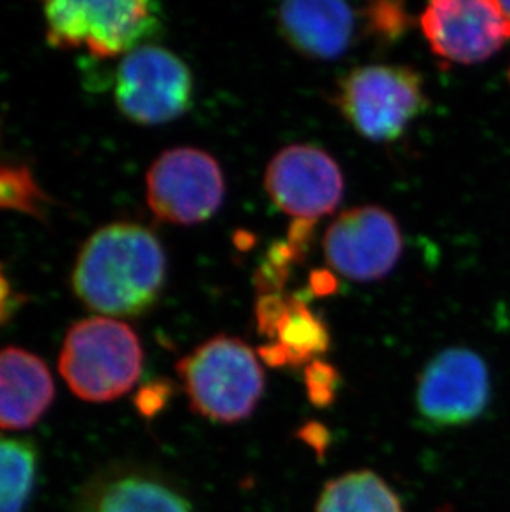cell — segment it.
I'll return each instance as SVG.
<instances>
[{
	"instance_id": "cell-10",
	"label": "cell",
	"mask_w": 510,
	"mask_h": 512,
	"mask_svg": "<svg viewBox=\"0 0 510 512\" xmlns=\"http://www.w3.org/2000/svg\"><path fill=\"white\" fill-rule=\"evenodd\" d=\"M343 186L337 163L317 146L292 145L279 151L265 174V189L277 208L308 223L337 209Z\"/></svg>"
},
{
	"instance_id": "cell-9",
	"label": "cell",
	"mask_w": 510,
	"mask_h": 512,
	"mask_svg": "<svg viewBox=\"0 0 510 512\" xmlns=\"http://www.w3.org/2000/svg\"><path fill=\"white\" fill-rule=\"evenodd\" d=\"M323 251L328 264L357 282L383 279L403 252L400 226L378 206H360L340 214L327 229Z\"/></svg>"
},
{
	"instance_id": "cell-14",
	"label": "cell",
	"mask_w": 510,
	"mask_h": 512,
	"mask_svg": "<svg viewBox=\"0 0 510 512\" xmlns=\"http://www.w3.org/2000/svg\"><path fill=\"white\" fill-rule=\"evenodd\" d=\"M357 14L352 7L332 0L287 2L279 10L284 39L299 54L330 60L347 52L352 44Z\"/></svg>"
},
{
	"instance_id": "cell-15",
	"label": "cell",
	"mask_w": 510,
	"mask_h": 512,
	"mask_svg": "<svg viewBox=\"0 0 510 512\" xmlns=\"http://www.w3.org/2000/svg\"><path fill=\"white\" fill-rule=\"evenodd\" d=\"M264 337L259 355L270 367H300L320 360L330 348L327 325L299 295L285 297L284 307Z\"/></svg>"
},
{
	"instance_id": "cell-17",
	"label": "cell",
	"mask_w": 510,
	"mask_h": 512,
	"mask_svg": "<svg viewBox=\"0 0 510 512\" xmlns=\"http://www.w3.org/2000/svg\"><path fill=\"white\" fill-rule=\"evenodd\" d=\"M39 473V451L19 438H0V512H25Z\"/></svg>"
},
{
	"instance_id": "cell-7",
	"label": "cell",
	"mask_w": 510,
	"mask_h": 512,
	"mask_svg": "<svg viewBox=\"0 0 510 512\" xmlns=\"http://www.w3.org/2000/svg\"><path fill=\"white\" fill-rule=\"evenodd\" d=\"M224 191L221 166L198 148L164 151L146 174V199L154 216L178 226H193L214 216Z\"/></svg>"
},
{
	"instance_id": "cell-3",
	"label": "cell",
	"mask_w": 510,
	"mask_h": 512,
	"mask_svg": "<svg viewBox=\"0 0 510 512\" xmlns=\"http://www.w3.org/2000/svg\"><path fill=\"white\" fill-rule=\"evenodd\" d=\"M143 360V347L130 325L108 317H93L70 327L58 367L75 397L90 403H108L135 387Z\"/></svg>"
},
{
	"instance_id": "cell-22",
	"label": "cell",
	"mask_w": 510,
	"mask_h": 512,
	"mask_svg": "<svg viewBox=\"0 0 510 512\" xmlns=\"http://www.w3.org/2000/svg\"><path fill=\"white\" fill-rule=\"evenodd\" d=\"M337 289L335 277L328 272L318 271L312 277V290L315 294H332Z\"/></svg>"
},
{
	"instance_id": "cell-12",
	"label": "cell",
	"mask_w": 510,
	"mask_h": 512,
	"mask_svg": "<svg viewBox=\"0 0 510 512\" xmlns=\"http://www.w3.org/2000/svg\"><path fill=\"white\" fill-rule=\"evenodd\" d=\"M73 512H193L171 484L140 469L108 468L88 481Z\"/></svg>"
},
{
	"instance_id": "cell-19",
	"label": "cell",
	"mask_w": 510,
	"mask_h": 512,
	"mask_svg": "<svg viewBox=\"0 0 510 512\" xmlns=\"http://www.w3.org/2000/svg\"><path fill=\"white\" fill-rule=\"evenodd\" d=\"M366 29L381 40L400 39L408 29L409 19L405 5L398 2H376L368 5L363 14Z\"/></svg>"
},
{
	"instance_id": "cell-13",
	"label": "cell",
	"mask_w": 510,
	"mask_h": 512,
	"mask_svg": "<svg viewBox=\"0 0 510 512\" xmlns=\"http://www.w3.org/2000/svg\"><path fill=\"white\" fill-rule=\"evenodd\" d=\"M55 398L52 373L24 348H0V430L32 428Z\"/></svg>"
},
{
	"instance_id": "cell-18",
	"label": "cell",
	"mask_w": 510,
	"mask_h": 512,
	"mask_svg": "<svg viewBox=\"0 0 510 512\" xmlns=\"http://www.w3.org/2000/svg\"><path fill=\"white\" fill-rule=\"evenodd\" d=\"M44 194L25 168H0V208L19 209L25 213H40Z\"/></svg>"
},
{
	"instance_id": "cell-16",
	"label": "cell",
	"mask_w": 510,
	"mask_h": 512,
	"mask_svg": "<svg viewBox=\"0 0 510 512\" xmlns=\"http://www.w3.org/2000/svg\"><path fill=\"white\" fill-rule=\"evenodd\" d=\"M315 512H403V504L378 474L353 471L325 484Z\"/></svg>"
},
{
	"instance_id": "cell-8",
	"label": "cell",
	"mask_w": 510,
	"mask_h": 512,
	"mask_svg": "<svg viewBox=\"0 0 510 512\" xmlns=\"http://www.w3.org/2000/svg\"><path fill=\"white\" fill-rule=\"evenodd\" d=\"M489 400V368L469 348H446L419 375L416 410L429 428L469 425L486 411Z\"/></svg>"
},
{
	"instance_id": "cell-6",
	"label": "cell",
	"mask_w": 510,
	"mask_h": 512,
	"mask_svg": "<svg viewBox=\"0 0 510 512\" xmlns=\"http://www.w3.org/2000/svg\"><path fill=\"white\" fill-rule=\"evenodd\" d=\"M116 107L138 125L178 120L193 103V75L173 52L143 45L121 58L115 73Z\"/></svg>"
},
{
	"instance_id": "cell-23",
	"label": "cell",
	"mask_w": 510,
	"mask_h": 512,
	"mask_svg": "<svg viewBox=\"0 0 510 512\" xmlns=\"http://www.w3.org/2000/svg\"><path fill=\"white\" fill-rule=\"evenodd\" d=\"M497 7H499L502 17L506 20L507 30H509L510 37V2L509 0H506V2H497Z\"/></svg>"
},
{
	"instance_id": "cell-24",
	"label": "cell",
	"mask_w": 510,
	"mask_h": 512,
	"mask_svg": "<svg viewBox=\"0 0 510 512\" xmlns=\"http://www.w3.org/2000/svg\"><path fill=\"white\" fill-rule=\"evenodd\" d=\"M509 80H510V68H509Z\"/></svg>"
},
{
	"instance_id": "cell-1",
	"label": "cell",
	"mask_w": 510,
	"mask_h": 512,
	"mask_svg": "<svg viewBox=\"0 0 510 512\" xmlns=\"http://www.w3.org/2000/svg\"><path fill=\"white\" fill-rule=\"evenodd\" d=\"M166 272V254L150 229L113 223L83 244L73 267L72 287L93 312L136 317L158 302Z\"/></svg>"
},
{
	"instance_id": "cell-21",
	"label": "cell",
	"mask_w": 510,
	"mask_h": 512,
	"mask_svg": "<svg viewBox=\"0 0 510 512\" xmlns=\"http://www.w3.org/2000/svg\"><path fill=\"white\" fill-rule=\"evenodd\" d=\"M17 305H19V295L15 294L9 279L5 277L2 267H0V325L12 317Z\"/></svg>"
},
{
	"instance_id": "cell-11",
	"label": "cell",
	"mask_w": 510,
	"mask_h": 512,
	"mask_svg": "<svg viewBox=\"0 0 510 512\" xmlns=\"http://www.w3.org/2000/svg\"><path fill=\"white\" fill-rule=\"evenodd\" d=\"M421 27L434 54L461 65L484 62L510 39L497 2L486 0L431 2Z\"/></svg>"
},
{
	"instance_id": "cell-5",
	"label": "cell",
	"mask_w": 510,
	"mask_h": 512,
	"mask_svg": "<svg viewBox=\"0 0 510 512\" xmlns=\"http://www.w3.org/2000/svg\"><path fill=\"white\" fill-rule=\"evenodd\" d=\"M338 107L371 141H393L428 108L423 77L403 65L355 68L340 83Z\"/></svg>"
},
{
	"instance_id": "cell-2",
	"label": "cell",
	"mask_w": 510,
	"mask_h": 512,
	"mask_svg": "<svg viewBox=\"0 0 510 512\" xmlns=\"http://www.w3.org/2000/svg\"><path fill=\"white\" fill-rule=\"evenodd\" d=\"M189 405L214 423H239L249 418L264 395L259 358L246 342L217 335L176 365Z\"/></svg>"
},
{
	"instance_id": "cell-4",
	"label": "cell",
	"mask_w": 510,
	"mask_h": 512,
	"mask_svg": "<svg viewBox=\"0 0 510 512\" xmlns=\"http://www.w3.org/2000/svg\"><path fill=\"white\" fill-rule=\"evenodd\" d=\"M44 15L52 47L97 58L126 57L163 30V10L148 0L50 2Z\"/></svg>"
},
{
	"instance_id": "cell-20",
	"label": "cell",
	"mask_w": 510,
	"mask_h": 512,
	"mask_svg": "<svg viewBox=\"0 0 510 512\" xmlns=\"http://www.w3.org/2000/svg\"><path fill=\"white\" fill-rule=\"evenodd\" d=\"M308 400L317 406H327L337 395L338 373L330 363L315 360L305 370Z\"/></svg>"
}]
</instances>
